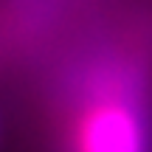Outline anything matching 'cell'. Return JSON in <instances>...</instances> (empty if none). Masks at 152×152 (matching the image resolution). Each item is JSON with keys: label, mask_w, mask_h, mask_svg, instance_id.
<instances>
[{"label": "cell", "mask_w": 152, "mask_h": 152, "mask_svg": "<svg viewBox=\"0 0 152 152\" xmlns=\"http://www.w3.org/2000/svg\"><path fill=\"white\" fill-rule=\"evenodd\" d=\"M76 152H147L138 113L124 102H99L76 124Z\"/></svg>", "instance_id": "6da1fadb"}]
</instances>
